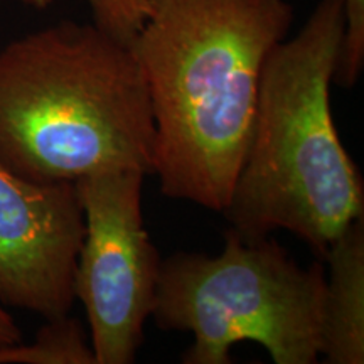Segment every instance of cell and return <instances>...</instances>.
Instances as JSON below:
<instances>
[{
  "label": "cell",
  "mask_w": 364,
  "mask_h": 364,
  "mask_svg": "<svg viewBox=\"0 0 364 364\" xmlns=\"http://www.w3.org/2000/svg\"><path fill=\"white\" fill-rule=\"evenodd\" d=\"M292 22L287 0H149L130 48L147 83L164 196L225 211L263 65Z\"/></svg>",
  "instance_id": "1"
},
{
  "label": "cell",
  "mask_w": 364,
  "mask_h": 364,
  "mask_svg": "<svg viewBox=\"0 0 364 364\" xmlns=\"http://www.w3.org/2000/svg\"><path fill=\"white\" fill-rule=\"evenodd\" d=\"M156 124L132 48L63 21L0 49V162L34 182L154 174Z\"/></svg>",
  "instance_id": "2"
},
{
  "label": "cell",
  "mask_w": 364,
  "mask_h": 364,
  "mask_svg": "<svg viewBox=\"0 0 364 364\" xmlns=\"http://www.w3.org/2000/svg\"><path fill=\"white\" fill-rule=\"evenodd\" d=\"M343 36V0H321L268 54L252 136L223 211L243 240L292 231L322 260L332 240L364 218L363 176L331 110Z\"/></svg>",
  "instance_id": "3"
},
{
  "label": "cell",
  "mask_w": 364,
  "mask_h": 364,
  "mask_svg": "<svg viewBox=\"0 0 364 364\" xmlns=\"http://www.w3.org/2000/svg\"><path fill=\"white\" fill-rule=\"evenodd\" d=\"M324 262L300 267L277 240H243L233 230L216 257L177 252L161 263L150 312L161 331L191 332L184 364H230L231 348L252 341L275 364L321 356Z\"/></svg>",
  "instance_id": "4"
},
{
  "label": "cell",
  "mask_w": 364,
  "mask_h": 364,
  "mask_svg": "<svg viewBox=\"0 0 364 364\" xmlns=\"http://www.w3.org/2000/svg\"><path fill=\"white\" fill-rule=\"evenodd\" d=\"M140 171H107L75 181L85 236L75 297L90 324L97 364H132L144 344L162 258L145 230Z\"/></svg>",
  "instance_id": "5"
},
{
  "label": "cell",
  "mask_w": 364,
  "mask_h": 364,
  "mask_svg": "<svg viewBox=\"0 0 364 364\" xmlns=\"http://www.w3.org/2000/svg\"><path fill=\"white\" fill-rule=\"evenodd\" d=\"M85 236L76 182H34L0 162V304L49 318L75 304Z\"/></svg>",
  "instance_id": "6"
},
{
  "label": "cell",
  "mask_w": 364,
  "mask_h": 364,
  "mask_svg": "<svg viewBox=\"0 0 364 364\" xmlns=\"http://www.w3.org/2000/svg\"><path fill=\"white\" fill-rule=\"evenodd\" d=\"M326 275L321 356L327 364L364 363V218L332 240Z\"/></svg>",
  "instance_id": "7"
},
{
  "label": "cell",
  "mask_w": 364,
  "mask_h": 364,
  "mask_svg": "<svg viewBox=\"0 0 364 364\" xmlns=\"http://www.w3.org/2000/svg\"><path fill=\"white\" fill-rule=\"evenodd\" d=\"M0 364H97L78 317L49 318L31 344H0Z\"/></svg>",
  "instance_id": "8"
},
{
  "label": "cell",
  "mask_w": 364,
  "mask_h": 364,
  "mask_svg": "<svg viewBox=\"0 0 364 364\" xmlns=\"http://www.w3.org/2000/svg\"><path fill=\"white\" fill-rule=\"evenodd\" d=\"M344 36L334 71L341 88H353L364 66V0H343Z\"/></svg>",
  "instance_id": "9"
},
{
  "label": "cell",
  "mask_w": 364,
  "mask_h": 364,
  "mask_svg": "<svg viewBox=\"0 0 364 364\" xmlns=\"http://www.w3.org/2000/svg\"><path fill=\"white\" fill-rule=\"evenodd\" d=\"M88 6L93 24L129 48L149 14V0H88Z\"/></svg>",
  "instance_id": "10"
},
{
  "label": "cell",
  "mask_w": 364,
  "mask_h": 364,
  "mask_svg": "<svg viewBox=\"0 0 364 364\" xmlns=\"http://www.w3.org/2000/svg\"><path fill=\"white\" fill-rule=\"evenodd\" d=\"M22 341V331L19 326L14 322L2 304H0V344H14L21 343Z\"/></svg>",
  "instance_id": "11"
},
{
  "label": "cell",
  "mask_w": 364,
  "mask_h": 364,
  "mask_svg": "<svg viewBox=\"0 0 364 364\" xmlns=\"http://www.w3.org/2000/svg\"><path fill=\"white\" fill-rule=\"evenodd\" d=\"M19 2L31 9H36V11H44V9L51 7L54 0H19Z\"/></svg>",
  "instance_id": "12"
}]
</instances>
